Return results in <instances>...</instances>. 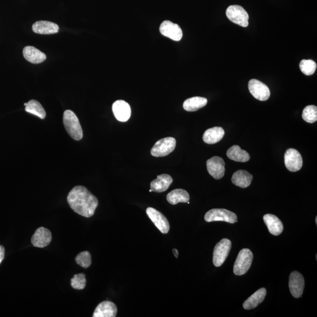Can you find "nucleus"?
I'll list each match as a JSON object with an SVG mask.
<instances>
[{
    "mask_svg": "<svg viewBox=\"0 0 317 317\" xmlns=\"http://www.w3.org/2000/svg\"><path fill=\"white\" fill-rule=\"evenodd\" d=\"M207 104V99L203 97H194L187 99L184 103V110L188 112L197 111Z\"/></svg>",
    "mask_w": 317,
    "mask_h": 317,
    "instance_id": "obj_26",
    "label": "nucleus"
},
{
    "mask_svg": "<svg viewBox=\"0 0 317 317\" xmlns=\"http://www.w3.org/2000/svg\"><path fill=\"white\" fill-rule=\"evenodd\" d=\"M264 222L269 232L274 236H279L283 231V225L277 216L271 214H265Z\"/></svg>",
    "mask_w": 317,
    "mask_h": 317,
    "instance_id": "obj_18",
    "label": "nucleus"
},
{
    "mask_svg": "<svg viewBox=\"0 0 317 317\" xmlns=\"http://www.w3.org/2000/svg\"><path fill=\"white\" fill-rule=\"evenodd\" d=\"M146 214L160 232L163 234L168 233L170 230L169 221L162 213L154 208L148 207Z\"/></svg>",
    "mask_w": 317,
    "mask_h": 317,
    "instance_id": "obj_10",
    "label": "nucleus"
},
{
    "mask_svg": "<svg viewBox=\"0 0 317 317\" xmlns=\"http://www.w3.org/2000/svg\"><path fill=\"white\" fill-rule=\"evenodd\" d=\"M267 290L264 288L258 290L243 303V308L247 310L256 308L259 304L263 302L266 296Z\"/></svg>",
    "mask_w": 317,
    "mask_h": 317,
    "instance_id": "obj_21",
    "label": "nucleus"
},
{
    "mask_svg": "<svg viewBox=\"0 0 317 317\" xmlns=\"http://www.w3.org/2000/svg\"><path fill=\"white\" fill-rule=\"evenodd\" d=\"M254 254L248 249H243L239 252L234 264L233 272L236 275L245 274L251 268Z\"/></svg>",
    "mask_w": 317,
    "mask_h": 317,
    "instance_id": "obj_3",
    "label": "nucleus"
},
{
    "mask_svg": "<svg viewBox=\"0 0 317 317\" xmlns=\"http://www.w3.org/2000/svg\"><path fill=\"white\" fill-rule=\"evenodd\" d=\"M166 198L170 204L175 205L179 203L188 202L190 200V196L187 191L182 189H177L170 192Z\"/></svg>",
    "mask_w": 317,
    "mask_h": 317,
    "instance_id": "obj_24",
    "label": "nucleus"
},
{
    "mask_svg": "<svg viewBox=\"0 0 317 317\" xmlns=\"http://www.w3.org/2000/svg\"><path fill=\"white\" fill-rule=\"evenodd\" d=\"M232 248V242L227 239H223L214 247L213 262L214 266L220 267L226 260Z\"/></svg>",
    "mask_w": 317,
    "mask_h": 317,
    "instance_id": "obj_5",
    "label": "nucleus"
},
{
    "mask_svg": "<svg viewBox=\"0 0 317 317\" xmlns=\"http://www.w3.org/2000/svg\"><path fill=\"white\" fill-rule=\"evenodd\" d=\"M303 119L307 123L313 124L317 120V108L315 105H309L304 109Z\"/></svg>",
    "mask_w": 317,
    "mask_h": 317,
    "instance_id": "obj_28",
    "label": "nucleus"
},
{
    "mask_svg": "<svg viewBox=\"0 0 317 317\" xmlns=\"http://www.w3.org/2000/svg\"><path fill=\"white\" fill-rule=\"evenodd\" d=\"M172 252H173V254H174V255L175 256V257L178 258L179 256V252L178 251V250L176 249H173Z\"/></svg>",
    "mask_w": 317,
    "mask_h": 317,
    "instance_id": "obj_33",
    "label": "nucleus"
},
{
    "mask_svg": "<svg viewBox=\"0 0 317 317\" xmlns=\"http://www.w3.org/2000/svg\"><path fill=\"white\" fill-rule=\"evenodd\" d=\"M316 225H317V217H316Z\"/></svg>",
    "mask_w": 317,
    "mask_h": 317,
    "instance_id": "obj_34",
    "label": "nucleus"
},
{
    "mask_svg": "<svg viewBox=\"0 0 317 317\" xmlns=\"http://www.w3.org/2000/svg\"><path fill=\"white\" fill-rule=\"evenodd\" d=\"M159 30L163 35L174 41H180L183 37L181 28L171 21H163L160 26Z\"/></svg>",
    "mask_w": 317,
    "mask_h": 317,
    "instance_id": "obj_13",
    "label": "nucleus"
},
{
    "mask_svg": "<svg viewBox=\"0 0 317 317\" xmlns=\"http://www.w3.org/2000/svg\"><path fill=\"white\" fill-rule=\"evenodd\" d=\"M249 89L254 98L265 101L270 98V91L268 86L257 79H252L249 82Z\"/></svg>",
    "mask_w": 317,
    "mask_h": 317,
    "instance_id": "obj_9",
    "label": "nucleus"
},
{
    "mask_svg": "<svg viewBox=\"0 0 317 317\" xmlns=\"http://www.w3.org/2000/svg\"><path fill=\"white\" fill-rule=\"evenodd\" d=\"M253 175L245 170H239L233 174L232 183L242 188H246L251 185L253 180Z\"/></svg>",
    "mask_w": 317,
    "mask_h": 317,
    "instance_id": "obj_22",
    "label": "nucleus"
},
{
    "mask_svg": "<svg viewBox=\"0 0 317 317\" xmlns=\"http://www.w3.org/2000/svg\"><path fill=\"white\" fill-rule=\"evenodd\" d=\"M172 182L173 179L169 175H159L157 179L150 184V190L157 193H162L168 190Z\"/></svg>",
    "mask_w": 317,
    "mask_h": 317,
    "instance_id": "obj_19",
    "label": "nucleus"
},
{
    "mask_svg": "<svg viewBox=\"0 0 317 317\" xmlns=\"http://www.w3.org/2000/svg\"><path fill=\"white\" fill-rule=\"evenodd\" d=\"M24 105L25 106V110L27 113L33 114L40 119L44 120L46 118V112L39 102L33 99L29 101L28 103H25Z\"/></svg>",
    "mask_w": 317,
    "mask_h": 317,
    "instance_id": "obj_27",
    "label": "nucleus"
},
{
    "mask_svg": "<svg viewBox=\"0 0 317 317\" xmlns=\"http://www.w3.org/2000/svg\"><path fill=\"white\" fill-rule=\"evenodd\" d=\"M300 68L306 75H312L315 73L317 64L312 60H303L300 63Z\"/></svg>",
    "mask_w": 317,
    "mask_h": 317,
    "instance_id": "obj_29",
    "label": "nucleus"
},
{
    "mask_svg": "<svg viewBox=\"0 0 317 317\" xmlns=\"http://www.w3.org/2000/svg\"><path fill=\"white\" fill-rule=\"evenodd\" d=\"M113 111L118 121L125 123L129 120L131 108L129 104L123 100L115 101L113 105Z\"/></svg>",
    "mask_w": 317,
    "mask_h": 317,
    "instance_id": "obj_15",
    "label": "nucleus"
},
{
    "mask_svg": "<svg viewBox=\"0 0 317 317\" xmlns=\"http://www.w3.org/2000/svg\"><path fill=\"white\" fill-rule=\"evenodd\" d=\"M52 240V235L49 229L44 227L35 230L31 238V243L35 248H44L49 246Z\"/></svg>",
    "mask_w": 317,
    "mask_h": 317,
    "instance_id": "obj_14",
    "label": "nucleus"
},
{
    "mask_svg": "<svg viewBox=\"0 0 317 317\" xmlns=\"http://www.w3.org/2000/svg\"><path fill=\"white\" fill-rule=\"evenodd\" d=\"M226 15L233 23L243 27L248 26L249 16L242 6L238 5L229 6L226 10Z\"/></svg>",
    "mask_w": 317,
    "mask_h": 317,
    "instance_id": "obj_6",
    "label": "nucleus"
},
{
    "mask_svg": "<svg viewBox=\"0 0 317 317\" xmlns=\"http://www.w3.org/2000/svg\"><path fill=\"white\" fill-rule=\"evenodd\" d=\"M207 169L209 174L215 179L223 178L225 173V163L219 156H214L206 162Z\"/></svg>",
    "mask_w": 317,
    "mask_h": 317,
    "instance_id": "obj_12",
    "label": "nucleus"
},
{
    "mask_svg": "<svg viewBox=\"0 0 317 317\" xmlns=\"http://www.w3.org/2000/svg\"><path fill=\"white\" fill-rule=\"evenodd\" d=\"M225 130L221 127H214L205 131L203 140L205 143L213 145L219 142L225 136Z\"/></svg>",
    "mask_w": 317,
    "mask_h": 317,
    "instance_id": "obj_23",
    "label": "nucleus"
},
{
    "mask_svg": "<svg viewBox=\"0 0 317 317\" xmlns=\"http://www.w3.org/2000/svg\"><path fill=\"white\" fill-rule=\"evenodd\" d=\"M305 281L303 275L297 271H293L290 275L289 288L290 293L296 299L303 295Z\"/></svg>",
    "mask_w": 317,
    "mask_h": 317,
    "instance_id": "obj_11",
    "label": "nucleus"
},
{
    "mask_svg": "<svg viewBox=\"0 0 317 317\" xmlns=\"http://www.w3.org/2000/svg\"><path fill=\"white\" fill-rule=\"evenodd\" d=\"M117 315V307L110 301H105L95 309L93 317H115Z\"/></svg>",
    "mask_w": 317,
    "mask_h": 317,
    "instance_id": "obj_16",
    "label": "nucleus"
},
{
    "mask_svg": "<svg viewBox=\"0 0 317 317\" xmlns=\"http://www.w3.org/2000/svg\"><path fill=\"white\" fill-rule=\"evenodd\" d=\"M67 201L75 213L85 217L94 215L98 206L97 198L82 186H77L70 191Z\"/></svg>",
    "mask_w": 317,
    "mask_h": 317,
    "instance_id": "obj_1",
    "label": "nucleus"
},
{
    "mask_svg": "<svg viewBox=\"0 0 317 317\" xmlns=\"http://www.w3.org/2000/svg\"><path fill=\"white\" fill-rule=\"evenodd\" d=\"M204 220L207 222H225L234 224L238 222L236 214L228 210L224 209H213L205 214Z\"/></svg>",
    "mask_w": 317,
    "mask_h": 317,
    "instance_id": "obj_4",
    "label": "nucleus"
},
{
    "mask_svg": "<svg viewBox=\"0 0 317 317\" xmlns=\"http://www.w3.org/2000/svg\"><path fill=\"white\" fill-rule=\"evenodd\" d=\"M22 53L25 59L32 63H40L47 59L46 54L33 46L25 47Z\"/></svg>",
    "mask_w": 317,
    "mask_h": 317,
    "instance_id": "obj_20",
    "label": "nucleus"
},
{
    "mask_svg": "<svg viewBox=\"0 0 317 317\" xmlns=\"http://www.w3.org/2000/svg\"><path fill=\"white\" fill-rule=\"evenodd\" d=\"M227 156L233 161L239 162H246L251 159L249 153L238 145H234L229 148L227 150Z\"/></svg>",
    "mask_w": 317,
    "mask_h": 317,
    "instance_id": "obj_25",
    "label": "nucleus"
},
{
    "mask_svg": "<svg viewBox=\"0 0 317 317\" xmlns=\"http://www.w3.org/2000/svg\"><path fill=\"white\" fill-rule=\"evenodd\" d=\"M284 162L286 167L289 171L297 172L303 166L302 156L298 150L290 148L285 153Z\"/></svg>",
    "mask_w": 317,
    "mask_h": 317,
    "instance_id": "obj_8",
    "label": "nucleus"
},
{
    "mask_svg": "<svg viewBox=\"0 0 317 317\" xmlns=\"http://www.w3.org/2000/svg\"><path fill=\"white\" fill-rule=\"evenodd\" d=\"M86 280L85 275L84 273H80L73 275L70 280V285L73 289L78 290H82L85 289Z\"/></svg>",
    "mask_w": 317,
    "mask_h": 317,
    "instance_id": "obj_30",
    "label": "nucleus"
},
{
    "mask_svg": "<svg viewBox=\"0 0 317 317\" xmlns=\"http://www.w3.org/2000/svg\"><path fill=\"white\" fill-rule=\"evenodd\" d=\"M176 145V140L174 137H165V138L159 140L155 144L150 153L155 157L166 156L174 151Z\"/></svg>",
    "mask_w": 317,
    "mask_h": 317,
    "instance_id": "obj_7",
    "label": "nucleus"
},
{
    "mask_svg": "<svg viewBox=\"0 0 317 317\" xmlns=\"http://www.w3.org/2000/svg\"><path fill=\"white\" fill-rule=\"evenodd\" d=\"M63 123L67 133L75 140L83 137V130L78 118L73 111L66 110L63 115Z\"/></svg>",
    "mask_w": 317,
    "mask_h": 317,
    "instance_id": "obj_2",
    "label": "nucleus"
},
{
    "mask_svg": "<svg viewBox=\"0 0 317 317\" xmlns=\"http://www.w3.org/2000/svg\"><path fill=\"white\" fill-rule=\"evenodd\" d=\"M5 255V249L4 247L2 246H0V264L1 263V262L4 260Z\"/></svg>",
    "mask_w": 317,
    "mask_h": 317,
    "instance_id": "obj_32",
    "label": "nucleus"
},
{
    "mask_svg": "<svg viewBox=\"0 0 317 317\" xmlns=\"http://www.w3.org/2000/svg\"><path fill=\"white\" fill-rule=\"evenodd\" d=\"M76 263L84 268L90 266L92 263L91 255L87 251L80 253L75 258Z\"/></svg>",
    "mask_w": 317,
    "mask_h": 317,
    "instance_id": "obj_31",
    "label": "nucleus"
},
{
    "mask_svg": "<svg viewBox=\"0 0 317 317\" xmlns=\"http://www.w3.org/2000/svg\"><path fill=\"white\" fill-rule=\"evenodd\" d=\"M35 33L48 35L59 33V25L54 22L48 21H38L35 22L32 27Z\"/></svg>",
    "mask_w": 317,
    "mask_h": 317,
    "instance_id": "obj_17",
    "label": "nucleus"
}]
</instances>
